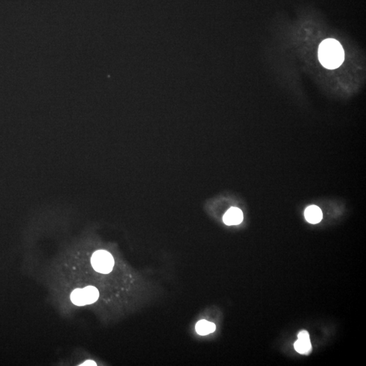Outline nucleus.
Segmentation results:
<instances>
[{
	"instance_id": "f257e3e1",
	"label": "nucleus",
	"mask_w": 366,
	"mask_h": 366,
	"mask_svg": "<svg viewBox=\"0 0 366 366\" xmlns=\"http://www.w3.org/2000/svg\"><path fill=\"white\" fill-rule=\"evenodd\" d=\"M319 60L325 68L335 69L341 65L344 59V52L342 45L334 39L323 41L319 47Z\"/></svg>"
},
{
	"instance_id": "f03ea898",
	"label": "nucleus",
	"mask_w": 366,
	"mask_h": 366,
	"mask_svg": "<svg viewBox=\"0 0 366 366\" xmlns=\"http://www.w3.org/2000/svg\"><path fill=\"white\" fill-rule=\"evenodd\" d=\"M91 264L96 271L107 274L112 271L114 259L109 252L98 250L92 256Z\"/></svg>"
},
{
	"instance_id": "7ed1b4c3",
	"label": "nucleus",
	"mask_w": 366,
	"mask_h": 366,
	"mask_svg": "<svg viewBox=\"0 0 366 366\" xmlns=\"http://www.w3.org/2000/svg\"><path fill=\"white\" fill-rule=\"evenodd\" d=\"M295 348L299 353L307 355L311 351L310 336L306 330H302L298 334V340L295 342Z\"/></svg>"
},
{
	"instance_id": "20e7f679",
	"label": "nucleus",
	"mask_w": 366,
	"mask_h": 366,
	"mask_svg": "<svg viewBox=\"0 0 366 366\" xmlns=\"http://www.w3.org/2000/svg\"><path fill=\"white\" fill-rule=\"evenodd\" d=\"M244 219V214L242 211L238 207H232L229 209L223 216V222L225 225L232 226V225H240Z\"/></svg>"
},
{
	"instance_id": "39448f33",
	"label": "nucleus",
	"mask_w": 366,
	"mask_h": 366,
	"mask_svg": "<svg viewBox=\"0 0 366 366\" xmlns=\"http://www.w3.org/2000/svg\"><path fill=\"white\" fill-rule=\"evenodd\" d=\"M305 217L307 222L311 224H318L322 220L323 213L320 207L312 205L307 207L305 211Z\"/></svg>"
},
{
	"instance_id": "423d86ee",
	"label": "nucleus",
	"mask_w": 366,
	"mask_h": 366,
	"mask_svg": "<svg viewBox=\"0 0 366 366\" xmlns=\"http://www.w3.org/2000/svg\"><path fill=\"white\" fill-rule=\"evenodd\" d=\"M216 325L214 323L208 322V321L202 320L199 321L195 326V330L197 334L201 336L207 335L213 333L216 330Z\"/></svg>"
},
{
	"instance_id": "0eeeda50",
	"label": "nucleus",
	"mask_w": 366,
	"mask_h": 366,
	"mask_svg": "<svg viewBox=\"0 0 366 366\" xmlns=\"http://www.w3.org/2000/svg\"><path fill=\"white\" fill-rule=\"evenodd\" d=\"M86 305L93 304L98 300L99 297V291L94 286H87L84 288Z\"/></svg>"
},
{
	"instance_id": "6e6552de",
	"label": "nucleus",
	"mask_w": 366,
	"mask_h": 366,
	"mask_svg": "<svg viewBox=\"0 0 366 366\" xmlns=\"http://www.w3.org/2000/svg\"><path fill=\"white\" fill-rule=\"evenodd\" d=\"M71 300L76 305L83 306L86 305L85 296H84V289H76L71 293Z\"/></svg>"
},
{
	"instance_id": "1a4fd4ad",
	"label": "nucleus",
	"mask_w": 366,
	"mask_h": 366,
	"mask_svg": "<svg viewBox=\"0 0 366 366\" xmlns=\"http://www.w3.org/2000/svg\"><path fill=\"white\" fill-rule=\"evenodd\" d=\"M80 365H97V363H96L95 361L89 360V361L84 362L83 364H81Z\"/></svg>"
}]
</instances>
